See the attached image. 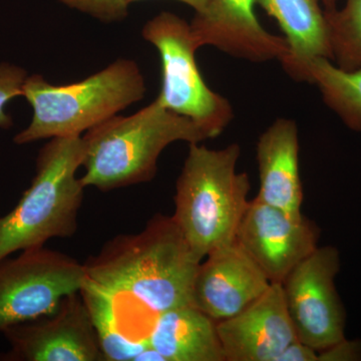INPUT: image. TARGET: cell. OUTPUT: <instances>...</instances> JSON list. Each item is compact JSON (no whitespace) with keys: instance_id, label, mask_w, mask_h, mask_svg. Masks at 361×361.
Instances as JSON below:
<instances>
[{"instance_id":"26","label":"cell","mask_w":361,"mask_h":361,"mask_svg":"<svg viewBox=\"0 0 361 361\" xmlns=\"http://www.w3.org/2000/svg\"><path fill=\"white\" fill-rule=\"evenodd\" d=\"M325 11H336L337 8V0H320Z\"/></svg>"},{"instance_id":"15","label":"cell","mask_w":361,"mask_h":361,"mask_svg":"<svg viewBox=\"0 0 361 361\" xmlns=\"http://www.w3.org/2000/svg\"><path fill=\"white\" fill-rule=\"evenodd\" d=\"M149 343L165 361H226L217 322L193 305L157 315Z\"/></svg>"},{"instance_id":"18","label":"cell","mask_w":361,"mask_h":361,"mask_svg":"<svg viewBox=\"0 0 361 361\" xmlns=\"http://www.w3.org/2000/svg\"><path fill=\"white\" fill-rule=\"evenodd\" d=\"M99 348L106 361H135L149 348L148 339L135 338L121 319L114 297L87 280L82 290Z\"/></svg>"},{"instance_id":"9","label":"cell","mask_w":361,"mask_h":361,"mask_svg":"<svg viewBox=\"0 0 361 361\" xmlns=\"http://www.w3.org/2000/svg\"><path fill=\"white\" fill-rule=\"evenodd\" d=\"M319 234L317 226L302 214L294 215L254 198L249 202L235 242L271 283L282 284L317 248Z\"/></svg>"},{"instance_id":"12","label":"cell","mask_w":361,"mask_h":361,"mask_svg":"<svg viewBox=\"0 0 361 361\" xmlns=\"http://www.w3.org/2000/svg\"><path fill=\"white\" fill-rule=\"evenodd\" d=\"M255 4L256 0H210L190 23L198 47H217L252 63L283 61L288 44L263 27L254 11Z\"/></svg>"},{"instance_id":"17","label":"cell","mask_w":361,"mask_h":361,"mask_svg":"<svg viewBox=\"0 0 361 361\" xmlns=\"http://www.w3.org/2000/svg\"><path fill=\"white\" fill-rule=\"evenodd\" d=\"M296 80L315 85L344 125L361 132V68L344 71L329 59L314 58L303 66Z\"/></svg>"},{"instance_id":"10","label":"cell","mask_w":361,"mask_h":361,"mask_svg":"<svg viewBox=\"0 0 361 361\" xmlns=\"http://www.w3.org/2000/svg\"><path fill=\"white\" fill-rule=\"evenodd\" d=\"M13 360L106 361L80 291L51 313L4 330Z\"/></svg>"},{"instance_id":"14","label":"cell","mask_w":361,"mask_h":361,"mask_svg":"<svg viewBox=\"0 0 361 361\" xmlns=\"http://www.w3.org/2000/svg\"><path fill=\"white\" fill-rule=\"evenodd\" d=\"M256 159L260 189L255 198L294 215L302 214L297 123L289 118L275 121L259 137Z\"/></svg>"},{"instance_id":"8","label":"cell","mask_w":361,"mask_h":361,"mask_svg":"<svg viewBox=\"0 0 361 361\" xmlns=\"http://www.w3.org/2000/svg\"><path fill=\"white\" fill-rule=\"evenodd\" d=\"M339 269L338 250L318 246L281 284L296 339L318 353L345 339V310L334 283Z\"/></svg>"},{"instance_id":"22","label":"cell","mask_w":361,"mask_h":361,"mask_svg":"<svg viewBox=\"0 0 361 361\" xmlns=\"http://www.w3.org/2000/svg\"><path fill=\"white\" fill-rule=\"evenodd\" d=\"M361 360V342L343 341L318 353V361L360 360Z\"/></svg>"},{"instance_id":"5","label":"cell","mask_w":361,"mask_h":361,"mask_svg":"<svg viewBox=\"0 0 361 361\" xmlns=\"http://www.w3.org/2000/svg\"><path fill=\"white\" fill-rule=\"evenodd\" d=\"M85 153L82 135L52 137L40 149L32 185L16 208L0 218V260L75 234L85 190L77 172Z\"/></svg>"},{"instance_id":"1","label":"cell","mask_w":361,"mask_h":361,"mask_svg":"<svg viewBox=\"0 0 361 361\" xmlns=\"http://www.w3.org/2000/svg\"><path fill=\"white\" fill-rule=\"evenodd\" d=\"M201 261L172 216L156 215L137 234L120 235L85 263V278L116 300L158 315L193 305Z\"/></svg>"},{"instance_id":"21","label":"cell","mask_w":361,"mask_h":361,"mask_svg":"<svg viewBox=\"0 0 361 361\" xmlns=\"http://www.w3.org/2000/svg\"><path fill=\"white\" fill-rule=\"evenodd\" d=\"M65 6L104 23L123 20L129 13V0H61Z\"/></svg>"},{"instance_id":"19","label":"cell","mask_w":361,"mask_h":361,"mask_svg":"<svg viewBox=\"0 0 361 361\" xmlns=\"http://www.w3.org/2000/svg\"><path fill=\"white\" fill-rule=\"evenodd\" d=\"M325 16L336 65L344 71L361 68V0H345L341 9L325 11Z\"/></svg>"},{"instance_id":"2","label":"cell","mask_w":361,"mask_h":361,"mask_svg":"<svg viewBox=\"0 0 361 361\" xmlns=\"http://www.w3.org/2000/svg\"><path fill=\"white\" fill-rule=\"evenodd\" d=\"M85 188L111 191L149 182L159 157L175 142L212 139L198 123L167 110L156 99L132 116H115L85 133Z\"/></svg>"},{"instance_id":"4","label":"cell","mask_w":361,"mask_h":361,"mask_svg":"<svg viewBox=\"0 0 361 361\" xmlns=\"http://www.w3.org/2000/svg\"><path fill=\"white\" fill-rule=\"evenodd\" d=\"M147 92L135 61L118 59L80 82L51 85L28 75L23 96L32 106L30 125L14 137L18 145L61 137H80L137 103Z\"/></svg>"},{"instance_id":"25","label":"cell","mask_w":361,"mask_h":361,"mask_svg":"<svg viewBox=\"0 0 361 361\" xmlns=\"http://www.w3.org/2000/svg\"><path fill=\"white\" fill-rule=\"evenodd\" d=\"M130 4L135 1H140V0H129ZM183 4H186L190 7L196 11V13H203L205 11L206 7L208 6L209 1L210 0H179Z\"/></svg>"},{"instance_id":"20","label":"cell","mask_w":361,"mask_h":361,"mask_svg":"<svg viewBox=\"0 0 361 361\" xmlns=\"http://www.w3.org/2000/svg\"><path fill=\"white\" fill-rule=\"evenodd\" d=\"M27 71L23 66L2 61L0 63V129L13 126V118L6 113V106L16 97L23 96V87Z\"/></svg>"},{"instance_id":"16","label":"cell","mask_w":361,"mask_h":361,"mask_svg":"<svg viewBox=\"0 0 361 361\" xmlns=\"http://www.w3.org/2000/svg\"><path fill=\"white\" fill-rule=\"evenodd\" d=\"M277 21L288 44L286 58L280 61L289 77L297 80L311 59L334 61L326 16L320 0H256Z\"/></svg>"},{"instance_id":"23","label":"cell","mask_w":361,"mask_h":361,"mask_svg":"<svg viewBox=\"0 0 361 361\" xmlns=\"http://www.w3.org/2000/svg\"><path fill=\"white\" fill-rule=\"evenodd\" d=\"M276 361H318V351L295 339L278 355Z\"/></svg>"},{"instance_id":"24","label":"cell","mask_w":361,"mask_h":361,"mask_svg":"<svg viewBox=\"0 0 361 361\" xmlns=\"http://www.w3.org/2000/svg\"><path fill=\"white\" fill-rule=\"evenodd\" d=\"M135 361H165V358L155 348L149 345L146 350L142 351L141 355L135 358Z\"/></svg>"},{"instance_id":"3","label":"cell","mask_w":361,"mask_h":361,"mask_svg":"<svg viewBox=\"0 0 361 361\" xmlns=\"http://www.w3.org/2000/svg\"><path fill=\"white\" fill-rule=\"evenodd\" d=\"M238 144L211 149L200 142L189 152L176 183L172 216L199 260L236 240L249 206L250 180L237 172Z\"/></svg>"},{"instance_id":"13","label":"cell","mask_w":361,"mask_h":361,"mask_svg":"<svg viewBox=\"0 0 361 361\" xmlns=\"http://www.w3.org/2000/svg\"><path fill=\"white\" fill-rule=\"evenodd\" d=\"M217 329L226 361H276L296 339L279 283H271L238 314L217 322Z\"/></svg>"},{"instance_id":"7","label":"cell","mask_w":361,"mask_h":361,"mask_svg":"<svg viewBox=\"0 0 361 361\" xmlns=\"http://www.w3.org/2000/svg\"><path fill=\"white\" fill-rule=\"evenodd\" d=\"M85 268L75 259L44 247L0 260V331L37 319L82 290Z\"/></svg>"},{"instance_id":"6","label":"cell","mask_w":361,"mask_h":361,"mask_svg":"<svg viewBox=\"0 0 361 361\" xmlns=\"http://www.w3.org/2000/svg\"><path fill=\"white\" fill-rule=\"evenodd\" d=\"M142 37L160 54L161 87L156 99L167 110L187 116L218 137L231 123V104L206 85L197 66V44L191 25L172 13L164 11L149 20Z\"/></svg>"},{"instance_id":"11","label":"cell","mask_w":361,"mask_h":361,"mask_svg":"<svg viewBox=\"0 0 361 361\" xmlns=\"http://www.w3.org/2000/svg\"><path fill=\"white\" fill-rule=\"evenodd\" d=\"M271 282L236 243L211 252L197 270L195 307L215 322L229 319L264 294Z\"/></svg>"}]
</instances>
